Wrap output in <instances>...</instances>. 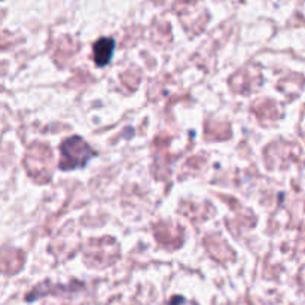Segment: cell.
<instances>
[{
    "instance_id": "cell-1",
    "label": "cell",
    "mask_w": 305,
    "mask_h": 305,
    "mask_svg": "<svg viewBox=\"0 0 305 305\" xmlns=\"http://www.w3.org/2000/svg\"><path fill=\"white\" fill-rule=\"evenodd\" d=\"M94 155L93 149L84 141V139L73 136L61 144V168L73 170L84 167Z\"/></svg>"
},
{
    "instance_id": "cell-2",
    "label": "cell",
    "mask_w": 305,
    "mask_h": 305,
    "mask_svg": "<svg viewBox=\"0 0 305 305\" xmlns=\"http://www.w3.org/2000/svg\"><path fill=\"white\" fill-rule=\"evenodd\" d=\"M115 51V41L112 37H101L94 44V61L97 66L103 67L106 66Z\"/></svg>"
}]
</instances>
